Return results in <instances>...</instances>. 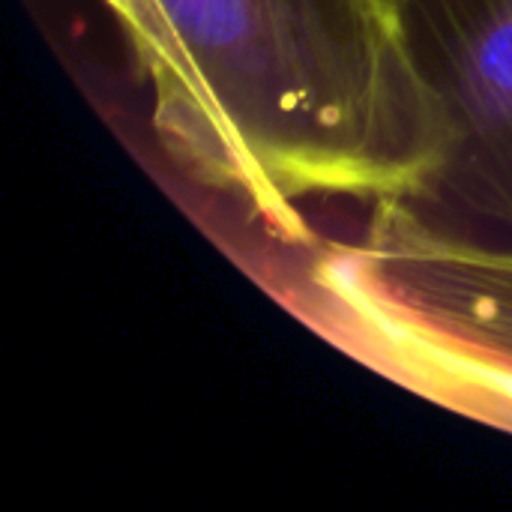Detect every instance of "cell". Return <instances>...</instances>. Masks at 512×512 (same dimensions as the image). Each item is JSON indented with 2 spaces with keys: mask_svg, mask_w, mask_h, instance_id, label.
<instances>
[{
  "mask_svg": "<svg viewBox=\"0 0 512 512\" xmlns=\"http://www.w3.org/2000/svg\"><path fill=\"white\" fill-rule=\"evenodd\" d=\"M231 141L243 204L306 237L315 201H417L444 147L396 0H159Z\"/></svg>",
  "mask_w": 512,
  "mask_h": 512,
  "instance_id": "obj_1",
  "label": "cell"
},
{
  "mask_svg": "<svg viewBox=\"0 0 512 512\" xmlns=\"http://www.w3.org/2000/svg\"><path fill=\"white\" fill-rule=\"evenodd\" d=\"M321 282L390 372L512 429V240L411 198L384 201L363 240L321 267Z\"/></svg>",
  "mask_w": 512,
  "mask_h": 512,
  "instance_id": "obj_2",
  "label": "cell"
},
{
  "mask_svg": "<svg viewBox=\"0 0 512 512\" xmlns=\"http://www.w3.org/2000/svg\"><path fill=\"white\" fill-rule=\"evenodd\" d=\"M444 147L417 198L438 216L512 240V0H396Z\"/></svg>",
  "mask_w": 512,
  "mask_h": 512,
  "instance_id": "obj_3",
  "label": "cell"
},
{
  "mask_svg": "<svg viewBox=\"0 0 512 512\" xmlns=\"http://www.w3.org/2000/svg\"><path fill=\"white\" fill-rule=\"evenodd\" d=\"M117 18L153 96L162 147L198 183L243 201V177L207 87L159 0H102Z\"/></svg>",
  "mask_w": 512,
  "mask_h": 512,
  "instance_id": "obj_4",
  "label": "cell"
}]
</instances>
